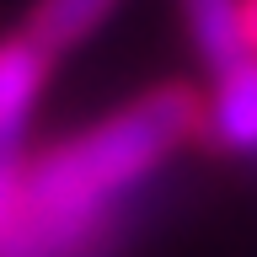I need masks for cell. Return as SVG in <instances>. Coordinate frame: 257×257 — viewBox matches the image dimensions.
Returning a JSON list of instances; mask_svg holds the SVG:
<instances>
[{
  "label": "cell",
  "mask_w": 257,
  "mask_h": 257,
  "mask_svg": "<svg viewBox=\"0 0 257 257\" xmlns=\"http://www.w3.org/2000/svg\"><path fill=\"white\" fill-rule=\"evenodd\" d=\"M209 96L161 80L86 128L6 161V188L27 209H118L145 198V182L188 145H204Z\"/></svg>",
  "instance_id": "1"
},
{
  "label": "cell",
  "mask_w": 257,
  "mask_h": 257,
  "mask_svg": "<svg viewBox=\"0 0 257 257\" xmlns=\"http://www.w3.org/2000/svg\"><path fill=\"white\" fill-rule=\"evenodd\" d=\"M48 75H54V54L43 43H32L22 27L0 38V161L27 156V134L48 91Z\"/></svg>",
  "instance_id": "2"
},
{
  "label": "cell",
  "mask_w": 257,
  "mask_h": 257,
  "mask_svg": "<svg viewBox=\"0 0 257 257\" xmlns=\"http://www.w3.org/2000/svg\"><path fill=\"white\" fill-rule=\"evenodd\" d=\"M204 145H214L225 156H257V59L230 75H214Z\"/></svg>",
  "instance_id": "3"
},
{
  "label": "cell",
  "mask_w": 257,
  "mask_h": 257,
  "mask_svg": "<svg viewBox=\"0 0 257 257\" xmlns=\"http://www.w3.org/2000/svg\"><path fill=\"white\" fill-rule=\"evenodd\" d=\"M118 6H123V0H32L27 16H22V32L59 59V54L86 43Z\"/></svg>",
  "instance_id": "4"
},
{
  "label": "cell",
  "mask_w": 257,
  "mask_h": 257,
  "mask_svg": "<svg viewBox=\"0 0 257 257\" xmlns=\"http://www.w3.org/2000/svg\"><path fill=\"white\" fill-rule=\"evenodd\" d=\"M182 22H188V38H193V48H198V59L209 64V80L252 64V54L241 43L236 0H182Z\"/></svg>",
  "instance_id": "5"
},
{
  "label": "cell",
  "mask_w": 257,
  "mask_h": 257,
  "mask_svg": "<svg viewBox=\"0 0 257 257\" xmlns=\"http://www.w3.org/2000/svg\"><path fill=\"white\" fill-rule=\"evenodd\" d=\"M236 16H241V43L257 59V0H236Z\"/></svg>",
  "instance_id": "6"
}]
</instances>
